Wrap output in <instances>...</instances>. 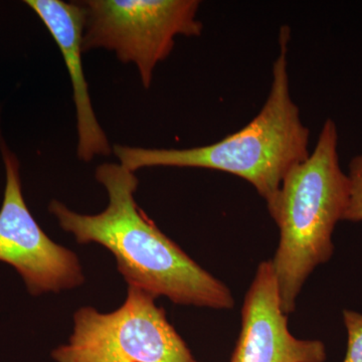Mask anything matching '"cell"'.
<instances>
[{"instance_id": "1", "label": "cell", "mask_w": 362, "mask_h": 362, "mask_svg": "<svg viewBox=\"0 0 362 362\" xmlns=\"http://www.w3.org/2000/svg\"><path fill=\"white\" fill-rule=\"evenodd\" d=\"M95 176L109 197L102 213L78 214L56 199L49 204V213L65 232L78 244L95 243L106 247L115 257L117 269L128 287L185 306L218 310L235 306L230 290L166 237L138 207L134 194L139 181L135 173L120 163H103Z\"/></svg>"}, {"instance_id": "2", "label": "cell", "mask_w": 362, "mask_h": 362, "mask_svg": "<svg viewBox=\"0 0 362 362\" xmlns=\"http://www.w3.org/2000/svg\"><path fill=\"white\" fill-rule=\"evenodd\" d=\"M289 26L279 35L278 58L272 70L270 93L258 115L220 141L187 149L140 148L115 145L121 165L136 173L147 168L214 169L251 183L267 202L275 201L287 173L310 156V131L293 100L288 73Z\"/></svg>"}, {"instance_id": "3", "label": "cell", "mask_w": 362, "mask_h": 362, "mask_svg": "<svg viewBox=\"0 0 362 362\" xmlns=\"http://www.w3.org/2000/svg\"><path fill=\"white\" fill-rule=\"evenodd\" d=\"M337 148V124L327 119L314 151L287 173L268 206L280 230L271 263L287 315L295 311L312 272L332 257L333 232L349 206V180L340 168Z\"/></svg>"}, {"instance_id": "4", "label": "cell", "mask_w": 362, "mask_h": 362, "mask_svg": "<svg viewBox=\"0 0 362 362\" xmlns=\"http://www.w3.org/2000/svg\"><path fill=\"white\" fill-rule=\"evenodd\" d=\"M156 298L128 287L116 310L86 306L74 314L68 342L52 352L54 362H197Z\"/></svg>"}, {"instance_id": "5", "label": "cell", "mask_w": 362, "mask_h": 362, "mask_svg": "<svg viewBox=\"0 0 362 362\" xmlns=\"http://www.w3.org/2000/svg\"><path fill=\"white\" fill-rule=\"evenodd\" d=\"M85 11L82 51L103 49L137 66L148 89L157 64L168 59L177 35L199 37L197 0H89Z\"/></svg>"}, {"instance_id": "6", "label": "cell", "mask_w": 362, "mask_h": 362, "mask_svg": "<svg viewBox=\"0 0 362 362\" xmlns=\"http://www.w3.org/2000/svg\"><path fill=\"white\" fill-rule=\"evenodd\" d=\"M6 183L0 209V262L13 267L33 296L74 289L84 283L77 255L45 235L23 199L20 164L0 140Z\"/></svg>"}, {"instance_id": "7", "label": "cell", "mask_w": 362, "mask_h": 362, "mask_svg": "<svg viewBox=\"0 0 362 362\" xmlns=\"http://www.w3.org/2000/svg\"><path fill=\"white\" fill-rule=\"evenodd\" d=\"M271 259L257 269L242 308V327L230 362H325L320 340L298 339L288 328Z\"/></svg>"}, {"instance_id": "8", "label": "cell", "mask_w": 362, "mask_h": 362, "mask_svg": "<svg viewBox=\"0 0 362 362\" xmlns=\"http://www.w3.org/2000/svg\"><path fill=\"white\" fill-rule=\"evenodd\" d=\"M25 4L40 16L51 33L68 69L77 113L78 159L88 162L97 156H109L112 148L98 122L83 70L84 7L81 2L66 4L61 0H26Z\"/></svg>"}, {"instance_id": "9", "label": "cell", "mask_w": 362, "mask_h": 362, "mask_svg": "<svg viewBox=\"0 0 362 362\" xmlns=\"http://www.w3.org/2000/svg\"><path fill=\"white\" fill-rule=\"evenodd\" d=\"M349 201L343 221H362V156L354 157L349 163Z\"/></svg>"}, {"instance_id": "10", "label": "cell", "mask_w": 362, "mask_h": 362, "mask_svg": "<svg viewBox=\"0 0 362 362\" xmlns=\"http://www.w3.org/2000/svg\"><path fill=\"white\" fill-rule=\"evenodd\" d=\"M347 330L346 356L342 362H362V315L356 311H343Z\"/></svg>"}]
</instances>
